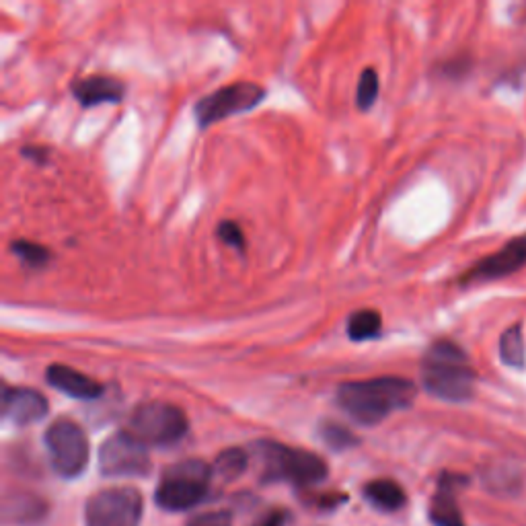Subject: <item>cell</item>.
Returning a JSON list of instances; mask_svg holds the SVG:
<instances>
[{
    "mask_svg": "<svg viewBox=\"0 0 526 526\" xmlns=\"http://www.w3.org/2000/svg\"><path fill=\"white\" fill-rule=\"evenodd\" d=\"M144 512V500L136 487H105L85 504L87 526H138Z\"/></svg>",
    "mask_w": 526,
    "mask_h": 526,
    "instance_id": "obj_7",
    "label": "cell"
},
{
    "mask_svg": "<svg viewBox=\"0 0 526 526\" xmlns=\"http://www.w3.org/2000/svg\"><path fill=\"white\" fill-rule=\"evenodd\" d=\"M190 428L185 411L167 401L140 403L130 418V434L146 446H169L179 442Z\"/></svg>",
    "mask_w": 526,
    "mask_h": 526,
    "instance_id": "obj_5",
    "label": "cell"
},
{
    "mask_svg": "<svg viewBox=\"0 0 526 526\" xmlns=\"http://www.w3.org/2000/svg\"><path fill=\"white\" fill-rule=\"evenodd\" d=\"M263 97H266V89L259 87L257 83L239 81L227 87H220L196 105V120L200 128H208L231 116L251 111L263 101Z\"/></svg>",
    "mask_w": 526,
    "mask_h": 526,
    "instance_id": "obj_8",
    "label": "cell"
},
{
    "mask_svg": "<svg viewBox=\"0 0 526 526\" xmlns=\"http://www.w3.org/2000/svg\"><path fill=\"white\" fill-rule=\"evenodd\" d=\"M48 399L27 387H5L3 391V418L15 426H27L48 416Z\"/></svg>",
    "mask_w": 526,
    "mask_h": 526,
    "instance_id": "obj_11",
    "label": "cell"
},
{
    "mask_svg": "<svg viewBox=\"0 0 526 526\" xmlns=\"http://www.w3.org/2000/svg\"><path fill=\"white\" fill-rule=\"evenodd\" d=\"M321 438L327 446L335 448V450H346L358 444V438L344 426L335 424V422H325L321 426Z\"/></svg>",
    "mask_w": 526,
    "mask_h": 526,
    "instance_id": "obj_21",
    "label": "cell"
},
{
    "mask_svg": "<svg viewBox=\"0 0 526 526\" xmlns=\"http://www.w3.org/2000/svg\"><path fill=\"white\" fill-rule=\"evenodd\" d=\"M11 251L29 268H44L52 257V253L44 245L33 243V241H23V239L13 241Z\"/></svg>",
    "mask_w": 526,
    "mask_h": 526,
    "instance_id": "obj_19",
    "label": "cell"
},
{
    "mask_svg": "<svg viewBox=\"0 0 526 526\" xmlns=\"http://www.w3.org/2000/svg\"><path fill=\"white\" fill-rule=\"evenodd\" d=\"M286 520H288V512L276 508L263 514L259 520H255L253 526H286Z\"/></svg>",
    "mask_w": 526,
    "mask_h": 526,
    "instance_id": "obj_24",
    "label": "cell"
},
{
    "mask_svg": "<svg viewBox=\"0 0 526 526\" xmlns=\"http://www.w3.org/2000/svg\"><path fill=\"white\" fill-rule=\"evenodd\" d=\"M348 337L352 342H368L377 340L383 329V319L381 313L372 309H362L350 315L348 319Z\"/></svg>",
    "mask_w": 526,
    "mask_h": 526,
    "instance_id": "obj_16",
    "label": "cell"
},
{
    "mask_svg": "<svg viewBox=\"0 0 526 526\" xmlns=\"http://www.w3.org/2000/svg\"><path fill=\"white\" fill-rule=\"evenodd\" d=\"M212 475V467L200 459L175 463L163 473L157 485L155 500L163 510L169 512L190 510L206 498Z\"/></svg>",
    "mask_w": 526,
    "mask_h": 526,
    "instance_id": "obj_4",
    "label": "cell"
},
{
    "mask_svg": "<svg viewBox=\"0 0 526 526\" xmlns=\"http://www.w3.org/2000/svg\"><path fill=\"white\" fill-rule=\"evenodd\" d=\"M526 263V237H518L506 243L494 255L481 259L477 266L465 276V282H487L514 274Z\"/></svg>",
    "mask_w": 526,
    "mask_h": 526,
    "instance_id": "obj_10",
    "label": "cell"
},
{
    "mask_svg": "<svg viewBox=\"0 0 526 526\" xmlns=\"http://www.w3.org/2000/svg\"><path fill=\"white\" fill-rule=\"evenodd\" d=\"M477 374L461 346L438 340L422 362V383L426 391L448 403H463L473 397Z\"/></svg>",
    "mask_w": 526,
    "mask_h": 526,
    "instance_id": "obj_2",
    "label": "cell"
},
{
    "mask_svg": "<svg viewBox=\"0 0 526 526\" xmlns=\"http://www.w3.org/2000/svg\"><path fill=\"white\" fill-rule=\"evenodd\" d=\"M185 526H233V514L229 510H210L192 516Z\"/></svg>",
    "mask_w": 526,
    "mask_h": 526,
    "instance_id": "obj_23",
    "label": "cell"
},
{
    "mask_svg": "<svg viewBox=\"0 0 526 526\" xmlns=\"http://www.w3.org/2000/svg\"><path fill=\"white\" fill-rule=\"evenodd\" d=\"M416 399V385L401 377L350 381L337 389V405L362 426H377Z\"/></svg>",
    "mask_w": 526,
    "mask_h": 526,
    "instance_id": "obj_1",
    "label": "cell"
},
{
    "mask_svg": "<svg viewBox=\"0 0 526 526\" xmlns=\"http://www.w3.org/2000/svg\"><path fill=\"white\" fill-rule=\"evenodd\" d=\"M216 235H218V239H220L224 245H229V247L239 249V251L245 249V235H243L239 224L233 222V220L220 222L218 229H216Z\"/></svg>",
    "mask_w": 526,
    "mask_h": 526,
    "instance_id": "obj_22",
    "label": "cell"
},
{
    "mask_svg": "<svg viewBox=\"0 0 526 526\" xmlns=\"http://www.w3.org/2000/svg\"><path fill=\"white\" fill-rule=\"evenodd\" d=\"M364 498L374 508H379L383 512H395V510L403 508L407 502L403 487L391 479H374V481L366 483Z\"/></svg>",
    "mask_w": 526,
    "mask_h": 526,
    "instance_id": "obj_15",
    "label": "cell"
},
{
    "mask_svg": "<svg viewBox=\"0 0 526 526\" xmlns=\"http://www.w3.org/2000/svg\"><path fill=\"white\" fill-rule=\"evenodd\" d=\"M46 448L50 463L60 477H79L89 463V438L85 430L68 418H58L46 430Z\"/></svg>",
    "mask_w": 526,
    "mask_h": 526,
    "instance_id": "obj_6",
    "label": "cell"
},
{
    "mask_svg": "<svg viewBox=\"0 0 526 526\" xmlns=\"http://www.w3.org/2000/svg\"><path fill=\"white\" fill-rule=\"evenodd\" d=\"M46 381L50 387H54L56 391L74 397V399H99L103 395V385L97 383L95 379L87 377V374L74 370L70 366L64 364H52L46 370Z\"/></svg>",
    "mask_w": 526,
    "mask_h": 526,
    "instance_id": "obj_12",
    "label": "cell"
},
{
    "mask_svg": "<svg viewBox=\"0 0 526 526\" xmlns=\"http://www.w3.org/2000/svg\"><path fill=\"white\" fill-rule=\"evenodd\" d=\"M500 356L504 360V364L512 366V368H522L526 362V350H524V342H522V333L520 327L514 325L510 327L500 340Z\"/></svg>",
    "mask_w": 526,
    "mask_h": 526,
    "instance_id": "obj_18",
    "label": "cell"
},
{
    "mask_svg": "<svg viewBox=\"0 0 526 526\" xmlns=\"http://www.w3.org/2000/svg\"><path fill=\"white\" fill-rule=\"evenodd\" d=\"M126 87L122 81L114 77H103V74H93L74 81L72 95L83 107H95L103 103H120L124 99Z\"/></svg>",
    "mask_w": 526,
    "mask_h": 526,
    "instance_id": "obj_13",
    "label": "cell"
},
{
    "mask_svg": "<svg viewBox=\"0 0 526 526\" xmlns=\"http://www.w3.org/2000/svg\"><path fill=\"white\" fill-rule=\"evenodd\" d=\"M23 155L37 161V163H46L48 159V150L42 148V146H25L23 148Z\"/></svg>",
    "mask_w": 526,
    "mask_h": 526,
    "instance_id": "obj_25",
    "label": "cell"
},
{
    "mask_svg": "<svg viewBox=\"0 0 526 526\" xmlns=\"http://www.w3.org/2000/svg\"><path fill=\"white\" fill-rule=\"evenodd\" d=\"M255 457L263 481H288L292 485L311 487L327 477L325 461L303 448H292L280 442L261 440L255 444Z\"/></svg>",
    "mask_w": 526,
    "mask_h": 526,
    "instance_id": "obj_3",
    "label": "cell"
},
{
    "mask_svg": "<svg viewBox=\"0 0 526 526\" xmlns=\"http://www.w3.org/2000/svg\"><path fill=\"white\" fill-rule=\"evenodd\" d=\"M461 477L457 475H442L438 492L430 504V520L436 526H465L461 508L457 504V487Z\"/></svg>",
    "mask_w": 526,
    "mask_h": 526,
    "instance_id": "obj_14",
    "label": "cell"
},
{
    "mask_svg": "<svg viewBox=\"0 0 526 526\" xmlns=\"http://www.w3.org/2000/svg\"><path fill=\"white\" fill-rule=\"evenodd\" d=\"M381 85H379V74L374 72L372 68H366L360 74V81H358V89H356V103L362 111H368L374 103H377Z\"/></svg>",
    "mask_w": 526,
    "mask_h": 526,
    "instance_id": "obj_20",
    "label": "cell"
},
{
    "mask_svg": "<svg viewBox=\"0 0 526 526\" xmlns=\"http://www.w3.org/2000/svg\"><path fill=\"white\" fill-rule=\"evenodd\" d=\"M99 469L105 477H144L150 473L148 448L130 432H118L101 444Z\"/></svg>",
    "mask_w": 526,
    "mask_h": 526,
    "instance_id": "obj_9",
    "label": "cell"
},
{
    "mask_svg": "<svg viewBox=\"0 0 526 526\" xmlns=\"http://www.w3.org/2000/svg\"><path fill=\"white\" fill-rule=\"evenodd\" d=\"M247 465H249V457L243 448H229L222 450L218 455L212 471L224 481H233L245 473Z\"/></svg>",
    "mask_w": 526,
    "mask_h": 526,
    "instance_id": "obj_17",
    "label": "cell"
}]
</instances>
